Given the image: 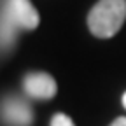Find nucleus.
<instances>
[{"instance_id":"f257e3e1","label":"nucleus","mask_w":126,"mask_h":126,"mask_svg":"<svg viewBox=\"0 0 126 126\" xmlns=\"http://www.w3.org/2000/svg\"><path fill=\"white\" fill-rule=\"evenodd\" d=\"M126 21V0H98L88 14V28L98 39H110Z\"/></svg>"},{"instance_id":"f03ea898","label":"nucleus","mask_w":126,"mask_h":126,"mask_svg":"<svg viewBox=\"0 0 126 126\" xmlns=\"http://www.w3.org/2000/svg\"><path fill=\"white\" fill-rule=\"evenodd\" d=\"M2 12L7 14L14 25L23 30H35L40 23L39 12L30 0H5Z\"/></svg>"},{"instance_id":"7ed1b4c3","label":"nucleus","mask_w":126,"mask_h":126,"mask_svg":"<svg viewBox=\"0 0 126 126\" xmlns=\"http://www.w3.org/2000/svg\"><path fill=\"white\" fill-rule=\"evenodd\" d=\"M23 89L30 98L51 100L58 91V84L47 72H28L23 77Z\"/></svg>"},{"instance_id":"20e7f679","label":"nucleus","mask_w":126,"mask_h":126,"mask_svg":"<svg viewBox=\"0 0 126 126\" xmlns=\"http://www.w3.org/2000/svg\"><path fill=\"white\" fill-rule=\"evenodd\" d=\"M2 119L7 126H30L33 123V112L23 98L9 96L2 102Z\"/></svg>"},{"instance_id":"39448f33","label":"nucleus","mask_w":126,"mask_h":126,"mask_svg":"<svg viewBox=\"0 0 126 126\" xmlns=\"http://www.w3.org/2000/svg\"><path fill=\"white\" fill-rule=\"evenodd\" d=\"M49 126H75V124H74V121H72L67 114L58 112V114H54V116H53V119H51Z\"/></svg>"},{"instance_id":"423d86ee","label":"nucleus","mask_w":126,"mask_h":126,"mask_svg":"<svg viewBox=\"0 0 126 126\" xmlns=\"http://www.w3.org/2000/svg\"><path fill=\"white\" fill-rule=\"evenodd\" d=\"M110 126H126V117H117L110 123Z\"/></svg>"},{"instance_id":"0eeeda50","label":"nucleus","mask_w":126,"mask_h":126,"mask_svg":"<svg viewBox=\"0 0 126 126\" xmlns=\"http://www.w3.org/2000/svg\"><path fill=\"white\" fill-rule=\"evenodd\" d=\"M123 107H124V109H126V93H124V94H123Z\"/></svg>"}]
</instances>
